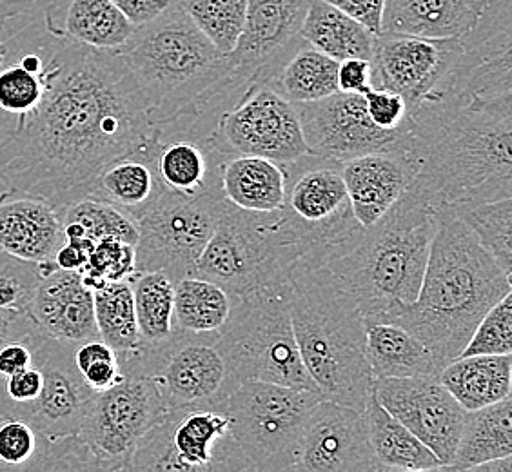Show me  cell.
Masks as SVG:
<instances>
[{"mask_svg": "<svg viewBox=\"0 0 512 472\" xmlns=\"http://www.w3.org/2000/svg\"><path fill=\"white\" fill-rule=\"evenodd\" d=\"M313 0H247L246 26L227 55L231 75L242 84H269L306 40L302 24Z\"/></svg>", "mask_w": 512, "mask_h": 472, "instance_id": "19", "label": "cell"}, {"mask_svg": "<svg viewBox=\"0 0 512 472\" xmlns=\"http://www.w3.org/2000/svg\"><path fill=\"white\" fill-rule=\"evenodd\" d=\"M44 22L55 39L97 50H122L137 31L109 0H48Z\"/></svg>", "mask_w": 512, "mask_h": 472, "instance_id": "26", "label": "cell"}, {"mask_svg": "<svg viewBox=\"0 0 512 472\" xmlns=\"http://www.w3.org/2000/svg\"><path fill=\"white\" fill-rule=\"evenodd\" d=\"M296 108L307 151L316 157L344 164L369 153L409 151L416 155L411 120L394 131L378 128L367 117L362 95L338 91L327 99L296 104Z\"/></svg>", "mask_w": 512, "mask_h": 472, "instance_id": "16", "label": "cell"}, {"mask_svg": "<svg viewBox=\"0 0 512 472\" xmlns=\"http://www.w3.org/2000/svg\"><path fill=\"white\" fill-rule=\"evenodd\" d=\"M75 364L93 393L108 391L124 378L119 356L100 338L82 342L75 347Z\"/></svg>", "mask_w": 512, "mask_h": 472, "instance_id": "47", "label": "cell"}, {"mask_svg": "<svg viewBox=\"0 0 512 472\" xmlns=\"http://www.w3.org/2000/svg\"><path fill=\"white\" fill-rule=\"evenodd\" d=\"M135 26H144L162 15L177 0H109Z\"/></svg>", "mask_w": 512, "mask_h": 472, "instance_id": "52", "label": "cell"}, {"mask_svg": "<svg viewBox=\"0 0 512 472\" xmlns=\"http://www.w3.org/2000/svg\"><path fill=\"white\" fill-rule=\"evenodd\" d=\"M511 354L458 356L436 380L465 411H476L511 396Z\"/></svg>", "mask_w": 512, "mask_h": 472, "instance_id": "30", "label": "cell"}, {"mask_svg": "<svg viewBox=\"0 0 512 472\" xmlns=\"http://www.w3.org/2000/svg\"><path fill=\"white\" fill-rule=\"evenodd\" d=\"M50 440L24 420H0V471H48Z\"/></svg>", "mask_w": 512, "mask_h": 472, "instance_id": "41", "label": "cell"}, {"mask_svg": "<svg viewBox=\"0 0 512 472\" xmlns=\"http://www.w3.org/2000/svg\"><path fill=\"white\" fill-rule=\"evenodd\" d=\"M95 247L91 238H77V240H66L57 249V253L51 258L53 266L64 269V271H82L88 264L89 255Z\"/></svg>", "mask_w": 512, "mask_h": 472, "instance_id": "53", "label": "cell"}, {"mask_svg": "<svg viewBox=\"0 0 512 472\" xmlns=\"http://www.w3.org/2000/svg\"><path fill=\"white\" fill-rule=\"evenodd\" d=\"M336 71L335 59L304 42L276 71L267 86L293 104H306L338 93Z\"/></svg>", "mask_w": 512, "mask_h": 472, "instance_id": "36", "label": "cell"}, {"mask_svg": "<svg viewBox=\"0 0 512 472\" xmlns=\"http://www.w3.org/2000/svg\"><path fill=\"white\" fill-rule=\"evenodd\" d=\"M217 345L238 385L256 380L318 393L296 345L289 284L235 298Z\"/></svg>", "mask_w": 512, "mask_h": 472, "instance_id": "8", "label": "cell"}, {"mask_svg": "<svg viewBox=\"0 0 512 472\" xmlns=\"http://www.w3.org/2000/svg\"><path fill=\"white\" fill-rule=\"evenodd\" d=\"M39 335L42 333L28 313L0 309V349L11 342H33Z\"/></svg>", "mask_w": 512, "mask_h": 472, "instance_id": "49", "label": "cell"}, {"mask_svg": "<svg viewBox=\"0 0 512 472\" xmlns=\"http://www.w3.org/2000/svg\"><path fill=\"white\" fill-rule=\"evenodd\" d=\"M336 82L340 93H355L365 95L371 84V60L369 59H347L338 62L336 71Z\"/></svg>", "mask_w": 512, "mask_h": 472, "instance_id": "50", "label": "cell"}, {"mask_svg": "<svg viewBox=\"0 0 512 472\" xmlns=\"http://www.w3.org/2000/svg\"><path fill=\"white\" fill-rule=\"evenodd\" d=\"M40 278V264L11 255L0 247V309L28 313Z\"/></svg>", "mask_w": 512, "mask_h": 472, "instance_id": "45", "label": "cell"}, {"mask_svg": "<svg viewBox=\"0 0 512 472\" xmlns=\"http://www.w3.org/2000/svg\"><path fill=\"white\" fill-rule=\"evenodd\" d=\"M218 335H189L173 331L168 340L119 360L124 374L151 378L168 411L218 409L238 384L217 345Z\"/></svg>", "mask_w": 512, "mask_h": 472, "instance_id": "11", "label": "cell"}, {"mask_svg": "<svg viewBox=\"0 0 512 472\" xmlns=\"http://www.w3.org/2000/svg\"><path fill=\"white\" fill-rule=\"evenodd\" d=\"M42 278L35 289L28 315L40 333L69 345L100 338L95 322L93 291L82 271H64L53 262H40Z\"/></svg>", "mask_w": 512, "mask_h": 472, "instance_id": "23", "label": "cell"}, {"mask_svg": "<svg viewBox=\"0 0 512 472\" xmlns=\"http://www.w3.org/2000/svg\"><path fill=\"white\" fill-rule=\"evenodd\" d=\"M213 144L224 162L238 155L295 162L307 151L298 108L267 84H249L220 117Z\"/></svg>", "mask_w": 512, "mask_h": 472, "instance_id": "14", "label": "cell"}, {"mask_svg": "<svg viewBox=\"0 0 512 472\" xmlns=\"http://www.w3.org/2000/svg\"><path fill=\"white\" fill-rule=\"evenodd\" d=\"M409 120L422 160L411 186L434 207L512 197V97Z\"/></svg>", "mask_w": 512, "mask_h": 472, "instance_id": "3", "label": "cell"}, {"mask_svg": "<svg viewBox=\"0 0 512 472\" xmlns=\"http://www.w3.org/2000/svg\"><path fill=\"white\" fill-rule=\"evenodd\" d=\"M284 166L287 186L282 213L295 236L298 266L327 267L355 246L365 229L353 215L342 162L307 153Z\"/></svg>", "mask_w": 512, "mask_h": 472, "instance_id": "9", "label": "cell"}, {"mask_svg": "<svg viewBox=\"0 0 512 472\" xmlns=\"http://www.w3.org/2000/svg\"><path fill=\"white\" fill-rule=\"evenodd\" d=\"M365 354L375 378L438 376L433 356L416 336L393 322H365Z\"/></svg>", "mask_w": 512, "mask_h": 472, "instance_id": "33", "label": "cell"}, {"mask_svg": "<svg viewBox=\"0 0 512 472\" xmlns=\"http://www.w3.org/2000/svg\"><path fill=\"white\" fill-rule=\"evenodd\" d=\"M235 298L215 282L189 275L175 284V329L189 335H218Z\"/></svg>", "mask_w": 512, "mask_h": 472, "instance_id": "35", "label": "cell"}, {"mask_svg": "<svg viewBox=\"0 0 512 472\" xmlns=\"http://www.w3.org/2000/svg\"><path fill=\"white\" fill-rule=\"evenodd\" d=\"M286 186V166L269 158L238 155L220 168V193L238 209L278 211L284 207Z\"/></svg>", "mask_w": 512, "mask_h": 472, "instance_id": "29", "label": "cell"}, {"mask_svg": "<svg viewBox=\"0 0 512 472\" xmlns=\"http://www.w3.org/2000/svg\"><path fill=\"white\" fill-rule=\"evenodd\" d=\"M39 55H24L19 64L0 69V109L28 117L44 97V75Z\"/></svg>", "mask_w": 512, "mask_h": 472, "instance_id": "42", "label": "cell"}, {"mask_svg": "<svg viewBox=\"0 0 512 472\" xmlns=\"http://www.w3.org/2000/svg\"><path fill=\"white\" fill-rule=\"evenodd\" d=\"M369 442L380 471H436L442 463L433 451L420 442L404 423L387 413L378 402L375 389L364 409Z\"/></svg>", "mask_w": 512, "mask_h": 472, "instance_id": "32", "label": "cell"}, {"mask_svg": "<svg viewBox=\"0 0 512 472\" xmlns=\"http://www.w3.org/2000/svg\"><path fill=\"white\" fill-rule=\"evenodd\" d=\"M331 6H335L345 15L364 24L367 30L378 35L382 31V19H384L385 2L387 0H325Z\"/></svg>", "mask_w": 512, "mask_h": 472, "instance_id": "51", "label": "cell"}, {"mask_svg": "<svg viewBox=\"0 0 512 472\" xmlns=\"http://www.w3.org/2000/svg\"><path fill=\"white\" fill-rule=\"evenodd\" d=\"M39 0H0V30L6 22L30 11Z\"/></svg>", "mask_w": 512, "mask_h": 472, "instance_id": "55", "label": "cell"}, {"mask_svg": "<svg viewBox=\"0 0 512 472\" xmlns=\"http://www.w3.org/2000/svg\"><path fill=\"white\" fill-rule=\"evenodd\" d=\"M151 157L164 189L182 197H200L220 189V157L213 137L177 118L153 124Z\"/></svg>", "mask_w": 512, "mask_h": 472, "instance_id": "22", "label": "cell"}, {"mask_svg": "<svg viewBox=\"0 0 512 472\" xmlns=\"http://www.w3.org/2000/svg\"><path fill=\"white\" fill-rule=\"evenodd\" d=\"M220 202V189L200 197H182L162 189L155 204L137 222V273L164 271L175 284L193 275L217 226Z\"/></svg>", "mask_w": 512, "mask_h": 472, "instance_id": "13", "label": "cell"}, {"mask_svg": "<svg viewBox=\"0 0 512 472\" xmlns=\"http://www.w3.org/2000/svg\"><path fill=\"white\" fill-rule=\"evenodd\" d=\"M44 97L0 146V180L59 211L88 198L100 171L148 144L153 124L119 51L57 39Z\"/></svg>", "mask_w": 512, "mask_h": 472, "instance_id": "1", "label": "cell"}, {"mask_svg": "<svg viewBox=\"0 0 512 472\" xmlns=\"http://www.w3.org/2000/svg\"><path fill=\"white\" fill-rule=\"evenodd\" d=\"M300 255L282 209L256 213L222 197L217 226L193 275L224 287L233 298L289 284Z\"/></svg>", "mask_w": 512, "mask_h": 472, "instance_id": "7", "label": "cell"}, {"mask_svg": "<svg viewBox=\"0 0 512 472\" xmlns=\"http://www.w3.org/2000/svg\"><path fill=\"white\" fill-rule=\"evenodd\" d=\"M302 39L336 62L371 60L375 33L329 2L313 0L302 24Z\"/></svg>", "mask_w": 512, "mask_h": 472, "instance_id": "34", "label": "cell"}, {"mask_svg": "<svg viewBox=\"0 0 512 472\" xmlns=\"http://www.w3.org/2000/svg\"><path fill=\"white\" fill-rule=\"evenodd\" d=\"M376 398L387 413L427 445L442 469L453 462L467 411L436 378H375Z\"/></svg>", "mask_w": 512, "mask_h": 472, "instance_id": "18", "label": "cell"}, {"mask_svg": "<svg viewBox=\"0 0 512 472\" xmlns=\"http://www.w3.org/2000/svg\"><path fill=\"white\" fill-rule=\"evenodd\" d=\"M362 97L367 117L378 128L394 131L409 124V108L400 93L391 89L371 88Z\"/></svg>", "mask_w": 512, "mask_h": 472, "instance_id": "48", "label": "cell"}, {"mask_svg": "<svg viewBox=\"0 0 512 472\" xmlns=\"http://www.w3.org/2000/svg\"><path fill=\"white\" fill-rule=\"evenodd\" d=\"M511 287V276L462 218L449 207H436V231L420 293L393 324L416 336L442 371L462 354L483 315Z\"/></svg>", "mask_w": 512, "mask_h": 472, "instance_id": "2", "label": "cell"}, {"mask_svg": "<svg viewBox=\"0 0 512 472\" xmlns=\"http://www.w3.org/2000/svg\"><path fill=\"white\" fill-rule=\"evenodd\" d=\"M512 354V293L483 315L460 356Z\"/></svg>", "mask_w": 512, "mask_h": 472, "instance_id": "46", "label": "cell"}, {"mask_svg": "<svg viewBox=\"0 0 512 472\" xmlns=\"http://www.w3.org/2000/svg\"><path fill=\"white\" fill-rule=\"evenodd\" d=\"M135 273V246L117 238H102L95 242L88 264L82 269V280L91 291H97L111 282L129 280Z\"/></svg>", "mask_w": 512, "mask_h": 472, "instance_id": "44", "label": "cell"}, {"mask_svg": "<svg viewBox=\"0 0 512 472\" xmlns=\"http://www.w3.org/2000/svg\"><path fill=\"white\" fill-rule=\"evenodd\" d=\"M460 51L462 37L425 39L382 31L373 44L371 84L400 93L411 113L449 75Z\"/></svg>", "mask_w": 512, "mask_h": 472, "instance_id": "20", "label": "cell"}, {"mask_svg": "<svg viewBox=\"0 0 512 472\" xmlns=\"http://www.w3.org/2000/svg\"><path fill=\"white\" fill-rule=\"evenodd\" d=\"M151 157V137L144 148L117 158L95 178L88 198H95L120 209L135 224L155 204L162 193Z\"/></svg>", "mask_w": 512, "mask_h": 472, "instance_id": "28", "label": "cell"}, {"mask_svg": "<svg viewBox=\"0 0 512 472\" xmlns=\"http://www.w3.org/2000/svg\"><path fill=\"white\" fill-rule=\"evenodd\" d=\"M35 340L33 342H11L0 349V378H8L11 374L24 371L33 365Z\"/></svg>", "mask_w": 512, "mask_h": 472, "instance_id": "54", "label": "cell"}, {"mask_svg": "<svg viewBox=\"0 0 512 472\" xmlns=\"http://www.w3.org/2000/svg\"><path fill=\"white\" fill-rule=\"evenodd\" d=\"M119 53L146 99L151 124L207 99L231 75L229 59L189 19L182 0L138 26Z\"/></svg>", "mask_w": 512, "mask_h": 472, "instance_id": "6", "label": "cell"}, {"mask_svg": "<svg viewBox=\"0 0 512 472\" xmlns=\"http://www.w3.org/2000/svg\"><path fill=\"white\" fill-rule=\"evenodd\" d=\"M6 57H8V48H6V46H4V42L0 40V69L4 66V60H6Z\"/></svg>", "mask_w": 512, "mask_h": 472, "instance_id": "57", "label": "cell"}, {"mask_svg": "<svg viewBox=\"0 0 512 472\" xmlns=\"http://www.w3.org/2000/svg\"><path fill=\"white\" fill-rule=\"evenodd\" d=\"M422 160L409 151L369 153L342 164V177L358 224L373 226L404 195Z\"/></svg>", "mask_w": 512, "mask_h": 472, "instance_id": "24", "label": "cell"}, {"mask_svg": "<svg viewBox=\"0 0 512 472\" xmlns=\"http://www.w3.org/2000/svg\"><path fill=\"white\" fill-rule=\"evenodd\" d=\"M489 2L491 0H387L382 31L425 39H460L482 19Z\"/></svg>", "mask_w": 512, "mask_h": 472, "instance_id": "27", "label": "cell"}, {"mask_svg": "<svg viewBox=\"0 0 512 472\" xmlns=\"http://www.w3.org/2000/svg\"><path fill=\"white\" fill-rule=\"evenodd\" d=\"M291 471H380L369 442L364 411L320 398L304 425Z\"/></svg>", "mask_w": 512, "mask_h": 472, "instance_id": "21", "label": "cell"}, {"mask_svg": "<svg viewBox=\"0 0 512 472\" xmlns=\"http://www.w3.org/2000/svg\"><path fill=\"white\" fill-rule=\"evenodd\" d=\"M126 471H247L218 409H173L138 440Z\"/></svg>", "mask_w": 512, "mask_h": 472, "instance_id": "12", "label": "cell"}, {"mask_svg": "<svg viewBox=\"0 0 512 472\" xmlns=\"http://www.w3.org/2000/svg\"><path fill=\"white\" fill-rule=\"evenodd\" d=\"M168 413V405L148 376L124 374L119 384L93 394L80 425L102 471H126L138 440Z\"/></svg>", "mask_w": 512, "mask_h": 472, "instance_id": "15", "label": "cell"}, {"mask_svg": "<svg viewBox=\"0 0 512 472\" xmlns=\"http://www.w3.org/2000/svg\"><path fill=\"white\" fill-rule=\"evenodd\" d=\"M93 304L100 340L117 353L119 360L137 353L142 344L138 335L131 278L111 282L93 291Z\"/></svg>", "mask_w": 512, "mask_h": 472, "instance_id": "38", "label": "cell"}, {"mask_svg": "<svg viewBox=\"0 0 512 472\" xmlns=\"http://www.w3.org/2000/svg\"><path fill=\"white\" fill-rule=\"evenodd\" d=\"M512 456V398L467 411L453 462L447 471H474L483 463Z\"/></svg>", "mask_w": 512, "mask_h": 472, "instance_id": "31", "label": "cell"}, {"mask_svg": "<svg viewBox=\"0 0 512 472\" xmlns=\"http://www.w3.org/2000/svg\"><path fill=\"white\" fill-rule=\"evenodd\" d=\"M473 231L505 275L512 269V197L449 207Z\"/></svg>", "mask_w": 512, "mask_h": 472, "instance_id": "39", "label": "cell"}, {"mask_svg": "<svg viewBox=\"0 0 512 472\" xmlns=\"http://www.w3.org/2000/svg\"><path fill=\"white\" fill-rule=\"evenodd\" d=\"M322 396L306 389L247 380L222 411L247 471H291L309 413Z\"/></svg>", "mask_w": 512, "mask_h": 472, "instance_id": "10", "label": "cell"}, {"mask_svg": "<svg viewBox=\"0 0 512 472\" xmlns=\"http://www.w3.org/2000/svg\"><path fill=\"white\" fill-rule=\"evenodd\" d=\"M75 347L40 335L33 344V364L44 376L39 398L31 404L0 407V420H24L48 438L79 434L95 393L77 369Z\"/></svg>", "mask_w": 512, "mask_h": 472, "instance_id": "17", "label": "cell"}, {"mask_svg": "<svg viewBox=\"0 0 512 472\" xmlns=\"http://www.w3.org/2000/svg\"><path fill=\"white\" fill-rule=\"evenodd\" d=\"M289 315L300 358L320 396L364 411L375 376L355 298L329 269L298 266L289 275Z\"/></svg>", "mask_w": 512, "mask_h": 472, "instance_id": "5", "label": "cell"}, {"mask_svg": "<svg viewBox=\"0 0 512 472\" xmlns=\"http://www.w3.org/2000/svg\"><path fill=\"white\" fill-rule=\"evenodd\" d=\"M182 6L222 55L237 48L246 26L247 0H182Z\"/></svg>", "mask_w": 512, "mask_h": 472, "instance_id": "40", "label": "cell"}, {"mask_svg": "<svg viewBox=\"0 0 512 472\" xmlns=\"http://www.w3.org/2000/svg\"><path fill=\"white\" fill-rule=\"evenodd\" d=\"M474 471L483 472H512V456L500 458V460H491V462L483 463L480 467H476Z\"/></svg>", "mask_w": 512, "mask_h": 472, "instance_id": "56", "label": "cell"}, {"mask_svg": "<svg viewBox=\"0 0 512 472\" xmlns=\"http://www.w3.org/2000/svg\"><path fill=\"white\" fill-rule=\"evenodd\" d=\"M60 218H62V224L64 222L79 224L84 229V235L91 238L93 242H99L102 238H117L122 242H128L131 246L137 244V224L117 207L95 198H82L79 202L62 209Z\"/></svg>", "mask_w": 512, "mask_h": 472, "instance_id": "43", "label": "cell"}, {"mask_svg": "<svg viewBox=\"0 0 512 472\" xmlns=\"http://www.w3.org/2000/svg\"><path fill=\"white\" fill-rule=\"evenodd\" d=\"M66 242L57 207L20 189L0 193V247L31 262H48Z\"/></svg>", "mask_w": 512, "mask_h": 472, "instance_id": "25", "label": "cell"}, {"mask_svg": "<svg viewBox=\"0 0 512 472\" xmlns=\"http://www.w3.org/2000/svg\"><path fill=\"white\" fill-rule=\"evenodd\" d=\"M140 347L168 340L175 331V282L164 271H146L131 276Z\"/></svg>", "mask_w": 512, "mask_h": 472, "instance_id": "37", "label": "cell"}, {"mask_svg": "<svg viewBox=\"0 0 512 472\" xmlns=\"http://www.w3.org/2000/svg\"><path fill=\"white\" fill-rule=\"evenodd\" d=\"M436 231V207L413 186L355 246L325 269L355 298L365 322H394L414 304Z\"/></svg>", "mask_w": 512, "mask_h": 472, "instance_id": "4", "label": "cell"}]
</instances>
